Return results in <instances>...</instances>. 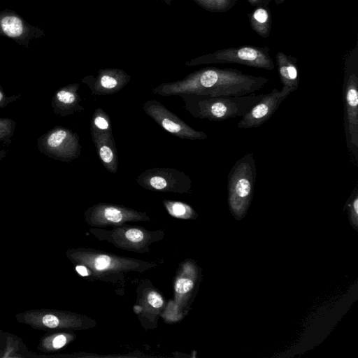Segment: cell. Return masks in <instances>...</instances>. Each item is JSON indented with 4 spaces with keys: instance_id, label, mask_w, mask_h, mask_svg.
I'll list each match as a JSON object with an SVG mask.
<instances>
[{
    "instance_id": "1",
    "label": "cell",
    "mask_w": 358,
    "mask_h": 358,
    "mask_svg": "<svg viewBox=\"0 0 358 358\" xmlns=\"http://www.w3.org/2000/svg\"><path fill=\"white\" fill-rule=\"evenodd\" d=\"M268 81L266 78L248 75L234 69L206 67L187 74L182 80L162 83L152 93L162 96L181 94L243 96L260 90Z\"/></svg>"
},
{
    "instance_id": "2",
    "label": "cell",
    "mask_w": 358,
    "mask_h": 358,
    "mask_svg": "<svg viewBox=\"0 0 358 358\" xmlns=\"http://www.w3.org/2000/svg\"><path fill=\"white\" fill-rule=\"evenodd\" d=\"M71 257L89 269L90 278L113 283L124 280L129 273H142L157 266L155 262L120 256L90 248L73 250Z\"/></svg>"
},
{
    "instance_id": "3",
    "label": "cell",
    "mask_w": 358,
    "mask_h": 358,
    "mask_svg": "<svg viewBox=\"0 0 358 358\" xmlns=\"http://www.w3.org/2000/svg\"><path fill=\"white\" fill-rule=\"evenodd\" d=\"M263 94L210 96L195 94L178 95L185 110L194 117L210 121H224L243 117Z\"/></svg>"
},
{
    "instance_id": "4",
    "label": "cell",
    "mask_w": 358,
    "mask_h": 358,
    "mask_svg": "<svg viewBox=\"0 0 358 358\" xmlns=\"http://www.w3.org/2000/svg\"><path fill=\"white\" fill-rule=\"evenodd\" d=\"M343 124L348 152L358 163V44L344 56Z\"/></svg>"
},
{
    "instance_id": "5",
    "label": "cell",
    "mask_w": 358,
    "mask_h": 358,
    "mask_svg": "<svg viewBox=\"0 0 358 358\" xmlns=\"http://www.w3.org/2000/svg\"><path fill=\"white\" fill-rule=\"evenodd\" d=\"M257 169L252 152L244 155L231 168L227 176L228 205L238 220L247 213L252 202Z\"/></svg>"
},
{
    "instance_id": "6",
    "label": "cell",
    "mask_w": 358,
    "mask_h": 358,
    "mask_svg": "<svg viewBox=\"0 0 358 358\" xmlns=\"http://www.w3.org/2000/svg\"><path fill=\"white\" fill-rule=\"evenodd\" d=\"M201 268L192 259L180 263L176 273L173 297L166 303L161 317L166 323L180 321L187 314L198 291Z\"/></svg>"
},
{
    "instance_id": "7",
    "label": "cell",
    "mask_w": 358,
    "mask_h": 358,
    "mask_svg": "<svg viewBox=\"0 0 358 358\" xmlns=\"http://www.w3.org/2000/svg\"><path fill=\"white\" fill-rule=\"evenodd\" d=\"M89 231L99 241L108 242L119 249L138 253L149 252L150 245L165 236V232L162 229L151 231L143 227L124 224L113 227L111 229L94 227Z\"/></svg>"
},
{
    "instance_id": "8",
    "label": "cell",
    "mask_w": 358,
    "mask_h": 358,
    "mask_svg": "<svg viewBox=\"0 0 358 358\" xmlns=\"http://www.w3.org/2000/svg\"><path fill=\"white\" fill-rule=\"evenodd\" d=\"M266 46L242 45L216 50L192 59L185 63L193 66L210 64H238L268 71L274 69V63Z\"/></svg>"
},
{
    "instance_id": "9",
    "label": "cell",
    "mask_w": 358,
    "mask_h": 358,
    "mask_svg": "<svg viewBox=\"0 0 358 358\" xmlns=\"http://www.w3.org/2000/svg\"><path fill=\"white\" fill-rule=\"evenodd\" d=\"M84 215L89 225L99 228L122 226L129 222L151 221L146 212L108 203L94 204L88 208Z\"/></svg>"
},
{
    "instance_id": "10",
    "label": "cell",
    "mask_w": 358,
    "mask_h": 358,
    "mask_svg": "<svg viewBox=\"0 0 358 358\" xmlns=\"http://www.w3.org/2000/svg\"><path fill=\"white\" fill-rule=\"evenodd\" d=\"M144 189L161 192L185 194L192 188V180L184 172L173 168H152L136 179Z\"/></svg>"
},
{
    "instance_id": "11",
    "label": "cell",
    "mask_w": 358,
    "mask_h": 358,
    "mask_svg": "<svg viewBox=\"0 0 358 358\" xmlns=\"http://www.w3.org/2000/svg\"><path fill=\"white\" fill-rule=\"evenodd\" d=\"M142 108L161 127L178 138L187 140L207 138L205 132L195 130L155 99L146 101Z\"/></svg>"
},
{
    "instance_id": "12",
    "label": "cell",
    "mask_w": 358,
    "mask_h": 358,
    "mask_svg": "<svg viewBox=\"0 0 358 358\" xmlns=\"http://www.w3.org/2000/svg\"><path fill=\"white\" fill-rule=\"evenodd\" d=\"M295 90L294 88L282 87L280 91L274 88L269 93L263 94L261 99L241 117L237 127L241 129L260 127L270 119L281 103Z\"/></svg>"
},
{
    "instance_id": "13",
    "label": "cell",
    "mask_w": 358,
    "mask_h": 358,
    "mask_svg": "<svg viewBox=\"0 0 358 358\" xmlns=\"http://www.w3.org/2000/svg\"><path fill=\"white\" fill-rule=\"evenodd\" d=\"M43 145L48 154L64 162L76 159L81 154L78 134L64 127L50 131L44 137Z\"/></svg>"
},
{
    "instance_id": "14",
    "label": "cell",
    "mask_w": 358,
    "mask_h": 358,
    "mask_svg": "<svg viewBox=\"0 0 358 358\" xmlns=\"http://www.w3.org/2000/svg\"><path fill=\"white\" fill-rule=\"evenodd\" d=\"M136 292V304L134 306L135 313L141 321L144 319L141 324L147 325L145 329L156 327L157 318L161 317L166 303L163 296L148 280L139 285Z\"/></svg>"
},
{
    "instance_id": "15",
    "label": "cell",
    "mask_w": 358,
    "mask_h": 358,
    "mask_svg": "<svg viewBox=\"0 0 358 358\" xmlns=\"http://www.w3.org/2000/svg\"><path fill=\"white\" fill-rule=\"evenodd\" d=\"M43 35L41 29L31 26L15 11L0 10V36L11 38L18 45L27 48L31 41Z\"/></svg>"
},
{
    "instance_id": "16",
    "label": "cell",
    "mask_w": 358,
    "mask_h": 358,
    "mask_svg": "<svg viewBox=\"0 0 358 358\" xmlns=\"http://www.w3.org/2000/svg\"><path fill=\"white\" fill-rule=\"evenodd\" d=\"M131 76L120 69H102L96 76L90 75L82 79L92 95L105 96L119 92L130 81Z\"/></svg>"
},
{
    "instance_id": "17",
    "label": "cell",
    "mask_w": 358,
    "mask_h": 358,
    "mask_svg": "<svg viewBox=\"0 0 358 358\" xmlns=\"http://www.w3.org/2000/svg\"><path fill=\"white\" fill-rule=\"evenodd\" d=\"M90 134L96 153L105 169L116 173L118 157L112 128L99 129L90 127Z\"/></svg>"
},
{
    "instance_id": "18",
    "label": "cell",
    "mask_w": 358,
    "mask_h": 358,
    "mask_svg": "<svg viewBox=\"0 0 358 358\" xmlns=\"http://www.w3.org/2000/svg\"><path fill=\"white\" fill-rule=\"evenodd\" d=\"M80 85L69 84L59 89L53 99L55 109L61 115H68L84 110L81 106V98L78 94Z\"/></svg>"
},
{
    "instance_id": "19",
    "label": "cell",
    "mask_w": 358,
    "mask_h": 358,
    "mask_svg": "<svg viewBox=\"0 0 358 358\" xmlns=\"http://www.w3.org/2000/svg\"><path fill=\"white\" fill-rule=\"evenodd\" d=\"M276 65L278 75L282 87L297 89L299 84V75L297 67V59L282 52L275 55Z\"/></svg>"
},
{
    "instance_id": "20",
    "label": "cell",
    "mask_w": 358,
    "mask_h": 358,
    "mask_svg": "<svg viewBox=\"0 0 358 358\" xmlns=\"http://www.w3.org/2000/svg\"><path fill=\"white\" fill-rule=\"evenodd\" d=\"M251 28L261 37L268 38L271 30V14L268 6H258L249 14Z\"/></svg>"
},
{
    "instance_id": "21",
    "label": "cell",
    "mask_w": 358,
    "mask_h": 358,
    "mask_svg": "<svg viewBox=\"0 0 358 358\" xmlns=\"http://www.w3.org/2000/svg\"><path fill=\"white\" fill-rule=\"evenodd\" d=\"M163 205L167 213L175 218L196 220L199 216L191 206L182 201L164 199Z\"/></svg>"
},
{
    "instance_id": "22",
    "label": "cell",
    "mask_w": 358,
    "mask_h": 358,
    "mask_svg": "<svg viewBox=\"0 0 358 358\" xmlns=\"http://www.w3.org/2000/svg\"><path fill=\"white\" fill-rule=\"evenodd\" d=\"M203 9L213 13H224L231 9L238 0H193Z\"/></svg>"
},
{
    "instance_id": "23",
    "label": "cell",
    "mask_w": 358,
    "mask_h": 358,
    "mask_svg": "<svg viewBox=\"0 0 358 358\" xmlns=\"http://www.w3.org/2000/svg\"><path fill=\"white\" fill-rule=\"evenodd\" d=\"M350 223L355 229L358 226V189L356 186L345 203Z\"/></svg>"
},
{
    "instance_id": "24",
    "label": "cell",
    "mask_w": 358,
    "mask_h": 358,
    "mask_svg": "<svg viewBox=\"0 0 358 358\" xmlns=\"http://www.w3.org/2000/svg\"><path fill=\"white\" fill-rule=\"evenodd\" d=\"M14 126L12 120L0 118V141L6 140L13 134Z\"/></svg>"
},
{
    "instance_id": "25",
    "label": "cell",
    "mask_w": 358,
    "mask_h": 358,
    "mask_svg": "<svg viewBox=\"0 0 358 358\" xmlns=\"http://www.w3.org/2000/svg\"><path fill=\"white\" fill-rule=\"evenodd\" d=\"M43 323L49 328H55L59 325V319L54 315L48 314L43 317Z\"/></svg>"
},
{
    "instance_id": "26",
    "label": "cell",
    "mask_w": 358,
    "mask_h": 358,
    "mask_svg": "<svg viewBox=\"0 0 358 358\" xmlns=\"http://www.w3.org/2000/svg\"><path fill=\"white\" fill-rule=\"evenodd\" d=\"M68 337L64 334H59L54 338L52 341V345L56 349H59L64 347L68 342Z\"/></svg>"
},
{
    "instance_id": "27",
    "label": "cell",
    "mask_w": 358,
    "mask_h": 358,
    "mask_svg": "<svg viewBox=\"0 0 358 358\" xmlns=\"http://www.w3.org/2000/svg\"><path fill=\"white\" fill-rule=\"evenodd\" d=\"M76 270L82 276L86 277L90 275L89 269L84 265L79 264L76 266Z\"/></svg>"
},
{
    "instance_id": "28",
    "label": "cell",
    "mask_w": 358,
    "mask_h": 358,
    "mask_svg": "<svg viewBox=\"0 0 358 358\" xmlns=\"http://www.w3.org/2000/svg\"><path fill=\"white\" fill-rule=\"evenodd\" d=\"M249 3L251 6H268L271 0H248Z\"/></svg>"
},
{
    "instance_id": "29",
    "label": "cell",
    "mask_w": 358,
    "mask_h": 358,
    "mask_svg": "<svg viewBox=\"0 0 358 358\" xmlns=\"http://www.w3.org/2000/svg\"><path fill=\"white\" fill-rule=\"evenodd\" d=\"M5 99L6 98L3 94V92L0 89V107H1L3 104H4Z\"/></svg>"
},
{
    "instance_id": "30",
    "label": "cell",
    "mask_w": 358,
    "mask_h": 358,
    "mask_svg": "<svg viewBox=\"0 0 358 358\" xmlns=\"http://www.w3.org/2000/svg\"><path fill=\"white\" fill-rule=\"evenodd\" d=\"M156 1H162L165 3H166L168 6H171L172 5L171 0H156Z\"/></svg>"
},
{
    "instance_id": "31",
    "label": "cell",
    "mask_w": 358,
    "mask_h": 358,
    "mask_svg": "<svg viewBox=\"0 0 358 358\" xmlns=\"http://www.w3.org/2000/svg\"><path fill=\"white\" fill-rule=\"evenodd\" d=\"M5 155H6V152L4 150L0 151V161L1 160L2 158L4 157Z\"/></svg>"
},
{
    "instance_id": "32",
    "label": "cell",
    "mask_w": 358,
    "mask_h": 358,
    "mask_svg": "<svg viewBox=\"0 0 358 358\" xmlns=\"http://www.w3.org/2000/svg\"><path fill=\"white\" fill-rule=\"evenodd\" d=\"M276 5L282 3L285 0H274Z\"/></svg>"
}]
</instances>
